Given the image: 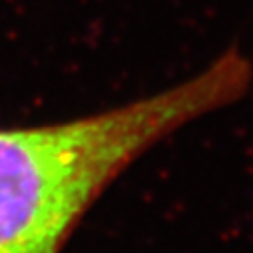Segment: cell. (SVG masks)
I'll return each mask as SVG.
<instances>
[{"label":"cell","instance_id":"obj_1","mask_svg":"<svg viewBox=\"0 0 253 253\" xmlns=\"http://www.w3.org/2000/svg\"><path fill=\"white\" fill-rule=\"evenodd\" d=\"M251 64L235 50L202 74L92 116L0 130V253H60L104 189L144 152L239 100Z\"/></svg>","mask_w":253,"mask_h":253}]
</instances>
